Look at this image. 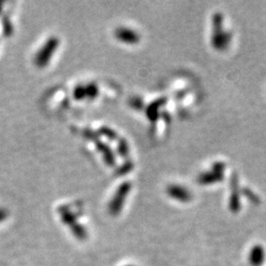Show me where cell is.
Segmentation results:
<instances>
[{
  "instance_id": "cell-12",
  "label": "cell",
  "mask_w": 266,
  "mask_h": 266,
  "mask_svg": "<svg viewBox=\"0 0 266 266\" xmlns=\"http://www.w3.org/2000/svg\"><path fill=\"white\" fill-rule=\"evenodd\" d=\"M74 98L76 100H83L86 98V91H85V86L79 85L75 88L74 90Z\"/></svg>"
},
{
  "instance_id": "cell-14",
  "label": "cell",
  "mask_w": 266,
  "mask_h": 266,
  "mask_svg": "<svg viewBox=\"0 0 266 266\" xmlns=\"http://www.w3.org/2000/svg\"><path fill=\"white\" fill-rule=\"evenodd\" d=\"M120 144L122 145V148H119V154L121 156H125L128 154V147H127V143L125 141H121Z\"/></svg>"
},
{
  "instance_id": "cell-4",
  "label": "cell",
  "mask_w": 266,
  "mask_h": 266,
  "mask_svg": "<svg viewBox=\"0 0 266 266\" xmlns=\"http://www.w3.org/2000/svg\"><path fill=\"white\" fill-rule=\"evenodd\" d=\"M226 165L223 162H217L215 163L209 172L202 173L197 181L198 184L203 186H208L221 182L224 179V171H225Z\"/></svg>"
},
{
  "instance_id": "cell-11",
  "label": "cell",
  "mask_w": 266,
  "mask_h": 266,
  "mask_svg": "<svg viewBox=\"0 0 266 266\" xmlns=\"http://www.w3.org/2000/svg\"><path fill=\"white\" fill-rule=\"evenodd\" d=\"M85 91H86V98L90 100L96 99L99 94V88L95 83H90L87 86H85Z\"/></svg>"
},
{
  "instance_id": "cell-17",
  "label": "cell",
  "mask_w": 266,
  "mask_h": 266,
  "mask_svg": "<svg viewBox=\"0 0 266 266\" xmlns=\"http://www.w3.org/2000/svg\"><path fill=\"white\" fill-rule=\"evenodd\" d=\"M126 266H134V265H126Z\"/></svg>"
},
{
  "instance_id": "cell-1",
  "label": "cell",
  "mask_w": 266,
  "mask_h": 266,
  "mask_svg": "<svg viewBox=\"0 0 266 266\" xmlns=\"http://www.w3.org/2000/svg\"><path fill=\"white\" fill-rule=\"evenodd\" d=\"M223 15L216 13L213 16V33L211 43L213 48L217 51H225L232 42V34L225 31L223 26Z\"/></svg>"
},
{
  "instance_id": "cell-15",
  "label": "cell",
  "mask_w": 266,
  "mask_h": 266,
  "mask_svg": "<svg viewBox=\"0 0 266 266\" xmlns=\"http://www.w3.org/2000/svg\"><path fill=\"white\" fill-rule=\"evenodd\" d=\"M7 217V213L3 209H0V222H2Z\"/></svg>"
},
{
  "instance_id": "cell-8",
  "label": "cell",
  "mask_w": 266,
  "mask_h": 266,
  "mask_svg": "<svg viewBox=\"0 0 266 266\" xmlns=\"http://www.w3.org/2000/svg\"><path fill=\"white\" fill-rule=\"evenodd\" d=\"M88 136L89 138H92L94 141H96V144H97V147L99 149V151L104 155V158H105V161H106V164L108 165H113L114 164V156L113 154L111 153V151L108 149V147L105 145L104 143H101L100 141H98L97 138H95L94 134H88L86 135Z\"/></svg>"
},
{
  "instance_id": "cell-13",
  "label": "cell",
  "mask_w": 266,
  "mask_h": 266,
  "mask_svg": "<svg viewBox=\"0 0 266 266\" xmlns=\"http://www.w3.org/2000/svg\"><path fill=\"white\" fill-rule=\"evenodd\" d=\"M100 132L103 133L104 135H106V137H108V138L111 139V140L116 139V134L113 132L111 129L107 128V127H103V128H101Z\"/></svg>"
},
{
  "instance_id": "cell-16",
  "label": "cell",
  "mask_w": 266,
  "mask_h": 266,
  "mask_svg": "<svg viewBox=\"0 0 266 266\" xmlns=\"http://www.w3.org/2000/svg\"><path fill=\"white\" fill-rule=\"evenodd\" d=\"M2 4H3V3H2V2H0V11H1V6H2Z\"/></svg>"
},
{
  "instance_id": "cell-5",
  "label": "cell",
  "mask_w": 266,
  "mask_h": 266,
  "mask_svg": "<svg viewBox=\"0 0 266 266\" xmlns=\"http://www.w3.org/2000/svg\"><path fill=\"white\" fill-rule=\"evenodd\" d=\"M114 37L121 43L126 45H136L140 42V35L130 28L120 27L114 32Z\"/></svg>"
},
{
  "instance_id": "cell-2",
  "label": "cell",
  "mask_w": 266,
  "mask_h": 266,
  "mask_svg": "<svg viewBox=\"0 0 266 266\" xmlns=\"http://www.w3.org/2000/svg\"><path fill=\"white\" fill-rule=\"evenodd\" d=\"M58 46H59L58 38L51 37L45 43V45L42 47V49L36 54L35 64L40 68L46 67L49 64V62L51 61L53 53L56 52Z\"/></svg>"
},
{
  "instance_id": "cell-3",
  "label": "cell",
  "mask_w": 266,
  "mask_h": 266,
  "mask_svg": "<svg viewBox=\"0 0 266 266\" xmlns=\"http://www.w3.org/2000/svg\"><path fill=\"white\" fill-rule=\"evenodd\" d=\"M131 190V184L130 183H124L119 186L114 193L111 201L108 204V212L112 216L118 215L123 208L124 201L129 194Z\"/></svg>"
},
{
  "instance_id": "cell-9",
  "label": "cell",
  "mask_w": 266,
  "mask_h": 266,
  "mask_svg": "<svg viewBox=\"0 0 266 266\" xmlns=\"http://www.w3.org/2000/svg\"><path fill=\"white\" fill-rule=\"evenodd\" d=\"M238 180L236 181V177L233 180V191L230 198V209L233 212H238L240 208V201H239V193L238 191Z\"/></svg>"
},
{
  "instance_id": "cell-10",
  "label": "cell",
  "mask_w": 266,
  "mask_h": 266,
  "mask_svg": "<svg viewBox=\"0 0 266 266\" xmlns=\"http://www.w3.org/2000/svg\"><path fill=\"white\" fill-rule=\"evenodd\" d=\"M164 105V101H156L154 104L149 106L147 109V116L150 120H156L158 115H157V110H159L160 107Z\"/></svg>"
},
{
  "instance_id": "cell-7",
  "label": "cell",
  "mask_w": 266,
  "mask_h": 266,
  "mask_svg": "<svg viewBox=\"0 0 266 266\" xmlns=\"http://www.w3.org/2000/svg\"><path fill=\"white\" fill-rule=\"evenodd\" d=\"M264 249L261 245L253 246L248 254V261L251 266H261L264 262Z\"/></svg>"
},
{
  "instance_id": "cell-6",
  "label": "cell",
  "mask_w": 266,
  "mask_h": 266,
  "mask_svg": "<svg viewBox=\"0 0 266 266\" xmlns=\"http://www.w3.org/2000/svg\"><path fill=\"white\" fill-rule=\"evenodd\" d=\"M167 192L170 197L180 202H188L192 198L191 192L185 187L179 185H172L167 188Z\"/></svg>"
}]
</instances>
